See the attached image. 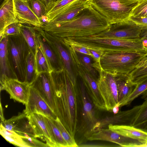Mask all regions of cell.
Segmentation results:
<instances>
[{
    "label": "cell",
    "instance_id": "cell-1",
    "mask_svg": "<svg viewBox=\"0 0 147 147\" xmlns=\"http://www.w3.org/2000/svg\"><path fill=\"white\" fill-rule=\"evenodd\" d=\"M55 107V114L71 136L74 138L78 122L76 84L63 69L50 73Z\"/></svg>",
    "mask_w": 147,
    "mask_h": 147
},
{
    "label": "cell",
    "instance_id": "cell-2",
    "mask_svg": "<svg viewBox=\"0 0 147 147\" xmlns=\"http://www.w3.org/2000/svg\"><path fill=\"white\" fill-rule=\"evenodd\" d=\"M107 19L88 4L68 21L47 23L42 29L61 38L88 36L104 31L110 26Z\"/></svg>",
    "mask_w": 147,
    "mask_h": 147
},
{
    "label": "cell",
    "instance_id": "cell-3",
    "mask_svg": "<svg viewBox=\"0 0 147 147\" xmlns=\"http://www.w3.org/2000/svg\"><path fill=\"white\" fill-rule=\"evenodd\" d=\"M146 53L129 51L105 52L101 55L98 64L93 63V67L114 76L129 75Z\"/></svg>",
    "mask_w": 147,
    "mask_h": 147
},
{
    "label": "cell",
    "instance_id": "cell-4",
    "mask_svg": "<svg viewBox=\"0 0 147 147\" xmlns=\"http://www.w3.org/2000/svg\"><path fill=\"white\" fill-rule=\"evenodd\" d=\"M67 45L82 46L101 54L109 51H133L136 47L134 39L100 37L92 36L62 38Z\"/></svg>",
    "mask_w": 147,
    "mask_h": 147
},
{
    "label": "cell",
    "instance_id": "cell-5",
    "mask_svg": "<svg viewBox=\"0 0 147 147\" xmlns=\"http://www.w3.org/2000/svg\"><path fill=\"white\" fill-rule=\"evenodd\" d=\"M139 0H88V3L111 25L128 20Z\"/></svg>",
    "mask_w": 147,
    "mask_h": 147
},
{
    "label": "cell",
    "instance_id": "cell-6",
    "mask_svg": "<svg viewBox=\"0 0 147 147\" xmlns=\"http://www.w3.org/2000/svg\"><path fill=\"white\" fill-rule=\"evenodd\" d=\"M8 47L11 63L17 79L24 82L26 60L30 51L22 35L8 36Z\"/></svg>",
    "mask_w": 147,
    "mask_h": 147
},
{
    "label": "cell",
    "instance_id": "cell-7",
    "mask_svg": "<svg viewBox=\"0 0 147 147\" xmlns=\"http://www.w3.org/2000/svg\"><path fill=\"white\" fill-rule=\"evenodd\" d=\"M98 88L104 100L107 111H111L118 103L117 87L114 76L102 70H97Z\"/></svg>",
    "mask_w": 147,
    "mask_h": 147
},
{
    "label": "cell",
    "instance_id": "cell-8",
    "mask_svg": "<svg viewBox=\"0 0 147 147\" xmlns=\"http://www.w3.org/2000/svg\"><path fill=\"white\" fill-rule=\"evenodd\" d=\"M142 28L128 19L111 25L107 30L92 36L121 39L140 38Z\"/></svg>",
    "mask_w": 147,
    "mask_h": 147
},
{
    "label": "cell",
    "instance_id": "cell-9",
    "mask_svg": "<svg viewBox=\"0 0 147 147\" xmlns=\"http://www.w3.org/2000/svg\"><path fill=\"white\" fill-rule=\"evenodd\" d=\"M35 38L37 47L45 57L51 72L63 69L59 57L54 47L45 36L44 30L35 27Z\"/></svg>",
    "mask_w": 147,
    "mask_h": 147
},
{
    "label": "cell",
    "instance_id": "cell-10",
    "mask_svg": "<svg viewBox=\"0 0 147 147\" xmlns=\"http://www.w3.org/2000/svg\"><path fill=\"white\" fill-rule=\"evenodd\" d=\"M75 69L82 78L86 92L96 107L99 109L107 110L98 89L97 80L79 63L76 64Z\"/></svg>",
    "mask_w": 147,
    "mask_h": 147
},
{
    "label": "cell",
    "instance_id": "cell-11",
    "mask_svg": "<svg viewBox=\"0 0 147 147\" xmlns=\"http://www.w3.org/2000/svg\"><path fill=\"white\" fill-rule=\"evenodd\" d=\"M79 90L82 101V125L83 127L88 130L85 135L87 137L91 135L93 128L98 121L94 108L95 106L89 96L82 82H80Z\"/></svg>",
    "mask_w": 147,
    "mask_h": 147
},
{
    "label": "cell",
    "instance_id": "cell-12",
    "mask_svg": "<svg viewBox=\"0 0 147 147\" xmlns=\"http://www.w3.org/2000/svg\"><path fill=\"white\" fill-rule=\"evenodd\" d=\"M90 140L111 142L122 147H142L144 143L138 140L124 136L108 129H100L87 138Z\"/></svg>",
    "mask_w": 147,
    "mask_h": 147
},
{
    "label": "cell",
    "instance_id": "cell-13",
    "mask_svg": "<svg viewBox=\"0 0 147 147\" xmlns=\"http://www.w3.org/2000/svg\"><path fill=\"white\" fill-rule=\"evenodd\" d=\"M25 106L23 112L28 116L37 113L53 120H55L57 117L37 91L31 86L28 100Z\"/></svg>",
    "mask_w": 147,
    "mask_h": 147
},
{
    "label": "cell",
    "instance_id": "cell-14",
    "mask_svg": "<svg viewBox=\"0 0 147 147\" xmlns=\"http://www.w3.org/2000/svg\"><path fill=\"white\" fill-rule=\"evenodd\" d=\"M45 35L56 50L61 61L63 69L67 73L71 81L76 84L71 57L68 49L62 38L52 35L44 30Z\"/></svg>",
    "mask_w": 147,
    "mask_h": 147
},
{
    "label": "cell",
    "instance_id": "cell-15",
    "mask_svg": "<svg viewBox=\"0 0 147 147\" xmlns=\"http://www.w3.org/2000/svg\"><path fill=\"white\" fill-rule=\"evenodd\" d=\"M0 90H5L11 98L26 105L27 102L30 86L18 79L9 78L0 83Z\"/></svg>",
    "mask_w": 147,
    "mask_h": 147
},
{
    "label": "cell",
    "instance_id": "cell-16",
    "mask_svg": "<svg viewBox=\"0 0 147 147\" xmlns=\"http://www.w3.org/2000/svg\"><path fill=\"white\" fill-rule=\"evenodd\" d=\"M31 86L37 91L55 113L50 73L45 72L39 74Z\"/></svg>",
    "mask_w": 147,
    "mask_h": 147
},
{
    "label": "cell",
    "instance_id": "cell-17",
    "mask_svg": "<svg viewBox=\"0 0 147 147\" xmlns=\"http://www.w3.org/2000/svg\"><path fill=\"white\" fill-rule=\"evenodd\" d=\"M16 18L19 23L43 28L44 24L33 12L27 0H14Z\"/></svg>",
    "mask_w": 147,
    "mask_h": 147
},
{
    "label": "cell",
    "instance_id": "cell-18",
    "mask_svg": "<svg viewBox=\"0 0 147 147\" xmlns=\"http://www.w3.org/2000/svg\"><path fill=\"white\" fill-rule=\"evenodd\" d=\"M1 124L6 129L13 131L20 136L27 134L30 136L35 137L28 116L23 112L1 122Z\"/></svg>",
    "mask_w": 147,
    "mask_h": 147
},
{
    "label": "cell",
    "instance_id": "cell-19",
    "mask_svg": "<svg viewBox=\"0 0 147 147\" xmlns=\"http://www.w3.org/2000/svg\"><path fill=\"white\" fill-rule=\"evenodd\" d=\"M0 82L9 78L17 79L13 69L10 58L8 36L0 39Z\"/></svg>",
    "mask_w": 147,
    "mask_h": 147
},
{
    "label": "cell",
    "instance_id": "cell-20",
    "mask_svg": "<svg viewBox=\"0 0 147 147\" xmlns=\"http://www.w3.org/2000/svg\"><path fill=\"white\" fill-rule=\"evenodd\" d=\"M28 116L35 137L40 138L45 142L49 147H57L52 138L44 116L40 114L34 113Z\"/></svg>",
    "mask_w": 147,
    "mask_h": 147
},
{
    "label": "cell",
    "instance_id": "cell-21",
    "mask_svg": "<svg viewBox=\"0 0 147 147\" xmlns=\"http://www.w3.org/2000/svg\"><path fill=\"white\" fill-rule=\"evenodd\" d=\"M114 76L117 87L118 103L121 107L133 92L137 84L131 80L129 75L122 74Z\"/></svg>",
    "mask_w": 147,
    "mask_h": 147
},
{
    "label": "cell",
    "instance_id": "cell-22",
    "mask_svg": "<svg viewBox=\"0 0 147 147\" xmlns=\"http://www.w3.org/2000/svg\"><path fill=\"white\" fill-rule=\"evenodd\" d=\"M18 22L15 9L14 0H4L0 6V33L9 25Z\"/></svg>",
    "mask_w": 147,
    "mask_h": 147
},
{
    "label": "cell",
    "instance_id": "cell-23",
    "mask_svg": "<svg viewBox=\"0 0 147 147\" xmlns=\"http://www.w3.org/2000/svg\"><path fill=\"white\" fill-rule=\"evenodd\" d=\"M108 127L115 132L124 136L138 140L144 142V144L147 140V131L132 125L109 124Z\"/></svg>",
    "mask_w": 147,
    "mask_h": 147
},
{
    "label": "cell",
    "instance_id": "cell-24",
    "mask_svg": "<svg viewBox=\"0 0 147 147\" xmlns=\"http://www.w3.org/2000/svg\"><path fill=\"white\" fill-rule=\"evenodd\" d=\"M140 106V105L135 106L130 109L119 111L114 116L109 118L110 121H107L108 122L107 123L109 122V124L132 125L138 114ZM106 122H100L98 121V124H100Z\"/></svg>",
    "mask_w": 147,
    "mask_h": 147
},
{
    "label": "cell",
    "instance_id": "cell-25",
    "mask_svg": "<svg viewBox=\"0 0 147 147\" xmlns=\"http://www.w3.org/2000/svg\"><path fill=\"white\" fill-rule=\"evenodd\" d=\"M77 0H57L53 2L47 9L43 22L44 25L68 8Z\"/></svg>",
    "mask_w": 147,
    "mask_h": 147
},
{
    "label": "cell",
    "instance_id": "cell-26",
    "mask_svg": "<svg viewBox=\"0 0 147 147\" xmlns=\"http://www.w3.org/2000/svg\"><path fill=\"white\" fill-rule=\"evenodd\" d=\"M19 24L21 34L28 44L30 51L35 55L37 48L35 26L20 23Z\"/></svg>",
    "mask_w": 147,
    "mask_h": 147
},
{
    "label": "cell",
    "instance_id": "cell-27",
    "mask_svg": "<svg viewBox=\"0 0 147 147\" xmlns=\"http://www.w3.org/2000/svg\"><path fill=\"white\" fill-rule=\"evenodd\" d=\"M44 116L52 138L57 147H68L53 120L48 117Z\"/></svg>",
    "mask_w": 147,
    "mask_h": 147
},
{
    "label": "cell",
    "instance_id": "cell-28",
    "mask_svg": "<svg viewBox=\"0 0 147 147\" xmlns=\"http://www.w3.org/2000/svg\"><path fill=\"white\" fill-rule=\"evenodd\" d=\"M38 75L36 70L35 55L30 51L26 60L24 82L31 86Z\"/></svg>",
    "mask_w": 147,
    "mask_h": 147
},
{
    "label": "cell",
    "instance_id": "cell-29",
    "mask_svg": "<svg viewBox=\"0 0 147 147\" xmlns=\"http://www.w3.org/2000/svg\"><path fill=\"white\" fill-rule=\"evenodd\" d=\"M0 134L6 141L16 146L29 147L20 135L13 131L6 129L1 124Z\"/></svg>",
    "mask_w": 147,
    "mask_h": 147
},
{
    "label": "cell",
    "instance_id": "cell-30",
    "mask_svg": "<svg viewBox=\"0 0 147 147\" xmlns=\"http://www.w3.org/2000/svg\"><path fill=\"white\" fill-rule=\"evenodd\" d=\"M137 84L135 90L124 102L123 106L129 105L140 96H142V99H144L147 96V77Z\"/></svg>",
    "mask_w": 147,
    "mask_h": 147
},
{
    "label": "cell",
    "instance_id": "cell-31",
    "mask_svg": "<svg viewBox=\"0 0 147 147\" xmlns=\"http://www.w3.org/2000/svg\"><path fill=\"white\" fill-rule=\"evenodd\" d=\"M35 57L36 70L38 75L43 73H51L45 57L38 47L36 51Z\"/></svg>",
    "mask_w": 147,
    "mask_h": 147
},
{
    "label": "cell",
    "instance_id": "cell-32",
    "mask_svg": "<svg viewBox=\"0 0 147 147\" xmlns=\"http://www.w3.org/2000/svg\"><path fill=\"white\" fill-rule=\"evenodd\" d=\"M27 0L34 13L44 24L47 12L45 5L41 0Z\"/></svg>",
    "mask_w": 147,
    "mask_h": 147
},
{
    "label": "cell",
    "instance_id": "cell-33",
    "mask_svg": "<svg viewBox=\"0 0 147 147\" xmlns=\"http://www.w3.org/2000/svg\"><path fill=\"white\" fill-rule=\"evenodd\" d=\"M144 99V101L140 105L138 114L132 125L140 129L147 121V96Z\"/></svg>",
    "mask_w": 147,
    "mask_h": 147
},
{
    "label": "cell",
    "instance_id": "cell-34",
    "mask_svg": "<svg viewBox=\"0 0 147 147\" xmlns=\"http://www.w3.org/2000/svg\"><path fill=\"white\" fill-rule=\"evenodd\" d=\"M131 80L137 84L147 77V63L136 66L129 75Z\"/></svg>",
    "mask_w": 147,
    "mask_h": 147
},
{
    "label": "cell",
    "instance_id": "cell-35",
    "mask_svg": "<svg viewBox=\"0 0 147 147\" xmlns=\"http://www.w3.org/2000/svg\"><path fill=\"white\" fill-rule=\"evenodd\" d=\"M53 120L59 129L63 137L67 143L68 147H78L74 138L70 135L59 118L57 117L55 120Z\"/></svg>",
    "mask_w": 147,
    "mask_h": 147
},
{
    "label": "cell",
    "instance_id": "cell-36",
    "mask_svg": "<svg viewBox=\"0 0 147 147\" xmlns=\"http://www.w3.org/2000/svg\"><path fill=\"white\" fill-rule=\"evenodd\" d=\"M76 52L79 60L82 66L95 78L96 73L92 63L91 57L86 54Z\"/></svg>",
    "mask_w": 147,
    "mask_h": 147
},
{
    "label": "cell",
    "instance_id": "cell-37",
    "mask_svg": "<svg viewBox=\"0 0 147 147\" xmlns=\"http://www.w3.org/2000/svg\"><path fill=\"white\" fill-rule=\"evenodd\" d=\"M130 16L147 17V0H139L137 5L132 10Z\"/></svg>",
    "mask_w": 147,
    "mask_h": 147
},
{
    "label": "cell",
    "instance_id": "cell-38",
    "mask_svg": "<svg viewBox=\"0 0 147 147\" xmlns=\"http://www.w3.org/2000/svg\"><path fill=\"white\" fill-rule=\"evenodd\" d=\"M18 22H15L6 26L0 33V38L10 36H17L21 34Z\"/></svg>",
    "mask_w": 147,
    "mask_h": 147
},
{
    "label": "cell",
    "instance_id": "cell-39",
    "mask_svg": "<svg viewBox=\"0 0 147 147\" xmlns=\"http://www.w3.org/2000/svg\"><path fill=\"white\" fill-rule=\"evenodd\" d=\"M21 136L29 147H49L46 143L38 140L35 137L30 136L27 134Z\"/></svg>",
    "mask_w": 147,
    "mask_h": 147
},
{
    "label": "cell",
    "instance_id": "cell-40",
    "mask_svg": "<svg viewBox=\"0 0 147 147\" xmlns=\"http://www.w3.org/2000/svg\"><path fill=\"white\" fill-rule=\"evenodd\" d=\"M142 28V30L147 28V17L130 16L129 19Z\"/></svg>",
    "mask_w": 147,
    "mask_h": 147
},
{
    "label": "cell",
    "instance_id": "cell-41",
    "mask_svg": "<svg viewBox=\"0 0 147 147\" xmlns=\"http://www.w3.org/2000/svg\"><path fill=\"white\" fill-rule=\"evenodd\" d=\"M65 45L70 47L76 52L84 53L91 56V55L89 52L88 49L85 47L74 45Z\"/></svg>",
    "mask_w": 147,
    "mask_h": 147
},
{
    "label": "cell",
    "instance_id": "cell-42",
    "mask_svg": "<svg viewBox=\"0 0 147 147\" xmlns=\"http://www.w3.org/2000/svg\"><path fill=\"white\" fill-rule=\"evenodd\" d=\"M91 55V57L95 61V63L98 64L102 54L99 52L94 50L88 49Z\"/></svg>",
    "mask_w": 147,
    "mask_h": 147
},
{
    "label": "cell",
    "instance_id": "cell-43",
    "mask_svg": "<svg viewBox=\"0 0 147 147\" xmlns=\"http://www.w3.org/2000/svg\"><path fill=\"white\" fill-rule=\"evenodd\" d=\"M140 38L143 40H147V28L142 30L140 35Z\"/></svg>",
    "mask_w": 147,
    "mask_h": 147
},
{
    "label": "cell",
    "instance_id": "cell-44",
    "mask_svg": "<svg viewBox=\"0 0 147 147\" xmlns=\"http://www.w3.org/2000/svg\"><path fill=\"white\" fill-rule=\"evenodd\" d=\"M120 106L119 104L118 103L113 108L112 111L114 114H117L119 111V109Z\"/></svg>",
    "mask_w": 147,
    "mask_h": 147
},
{
    "label": "cell",
    "instance_id": "cell-45",
    "mask_svg": "<svg viewBox=\"0 0 147 147\" xmlns=\"http://www.w3.org/2000/svg\"><path fill=\"white\" fill-rule=\"evenodd\" d=\"M45 5L47 9L50 6L52 2V0H41Z\"/></svg>",
    "mask_w": 147,
    "mask_h": 147
},
{
    "label": "cell",
    "instance_id": "cell-46",
    "mask_svg": "<svg viewBox=\"0 0 147 147\" xmlns=\"http://www.w3.org/2000/svg\"><path fill=\"white\" fill-rule=\"evenodd\" d=\"M0 115L1 122L4 121L5 119L4 117L3 108L1 106V104L0 103Z\"/></svg>",
    "mask_w": 147,
    "mask_h": 147
},
{
    "label": "cell",
    "instance_id": "cell-47",
    "mask_svg": "<svg viewBox=\"0 0 147 147\" xmlns=\"http://www.w3.org/2000/svg\"><path fill=\"white\" fill-rule=\"evenodd\" d=\"M141 129L147 131V121L143 125Z\"/></svg>",
    "mask_w": 147,
    "mask_h": 147
},
{
    "label": "cell",
    "instance_id": "cell-48",
    "mask_svg": "<svg viewBox=\"0 0 147 147\" xmlns=\"http://www.w3.org/2000/svg\"><path fill=\"white\" fill-rule=\"evenodd\" d=\"M142 147H147V140L145 142V144L143 145Z\"/></svg>",
    "mask_w": 147,
    "mask_h": 147
},
{
    "label": "cell",
    "instance_id": "cell-49",
    "mask_svg": "<svg viewBox=\"0 0 147 147\" xmlns=\"http://www.w3.org/2000/svg\"><path fill=\"white\" fill-rule=\"evenodd\" d=\"M3 0H0V2H1V1H2ZM4 0H3V1H4Z\"/></svg>",
    "mask_w": 147,
    "mask_h": 147
}]
</instances>
